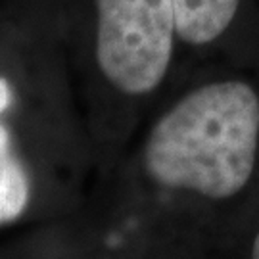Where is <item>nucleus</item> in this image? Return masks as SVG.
I'll use <instances>...</instances> for the list:
<instances>
[{"instance_id":"nucleus-1","label":"nucleus","mask_w":259,"mask_h":259,"mask_svg":"<svg viewBox=\"0 0 259 259\" xmlns=\"http://www.w3.org/2000/svg\"><path fill=\"white\" fill-rule=\"evenodd\" d=\"M257 152V93L244 81H215L157 119L144 146V169L163 188L229 200L250 185Z\"/></svg>"},{"instance_id":"nucleus-2","label":"nucleus","mask_w":259,"mask_h":259,"mask_svg":"<svg viewBox=\"0 0 259 259\" xmlns=\"http://www.w3.org/2000/svg\"><path fill=\"white\" fill-rule=\"evenodd\" d=\"M177 35L173 0H98L96 58L125 94H148L163 81Z\"/></svg>"},{"instance_id":"nucleus-3","label":"nucleus","mask_w":259,"mask_h":259,"mask_svg":"<svg viewBox=\"0 0 259 259\" xmlns=\"http://www.w3.org/2000/svg\"><path fill=\"white\" fill-rule=\"evenodd\" d=\"M177 35L192 47L221 37L238 12L240 0H173Z\"/></svg>"},{"instance_id":"nucleus-4","label":"nucleus","mask_w":259,"mask_h":259,"mask_svg":"<svg viewBox=\"0 0 259 259\" xmlns=\"http://www.w3.org/2000/svg\"><path fill=\"white\" fill-rule=\"evenodd\" d=\"M31 198L25 167L12 146L10 131L0 125V227L16 221Z\"/></svg>"},{"instance_id":"nucleus-6","label":"nucleus","mask_w":259,"mask_h":259,"mask_svg":"<svg viewBox=\"0 0 259 259\" xmlns=\"http://www.w3.org/2000/svg\"><path fill=\"white\" fill-rule=\"evenodd\" d=\"M250 259H259V231H257V234H255V238H253V242H251Z\"/></svg>"},{"instance_id":"nucleus-5","label":"nucleus","mask_w":259,"mask_h":259,"mask_svg":"<svg viewBox=\"0 0 259 259\" xmlns=\"http://www.w3.org/2000/svg\"><path fill=\"white\" fill-rule=\"evenodd\" d=\"M12 102H14V89H12V84L0 75V115L8 110L10 106H12Z\"/></svg>"}]
</instances>
